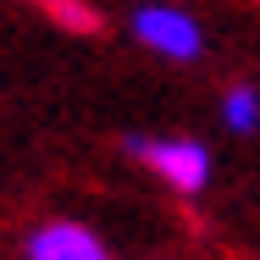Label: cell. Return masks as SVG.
Here are the masks:
<instances>
[{
    "instance_id": "1",
    "label": "cell",
    "mask_w": 260,
    "mask_h": 260,
    "mask_svg": "<svg viewBox=\"0 0 260 260\" xmlns=\"http://www.w3.org/2000/svg\"><path fill=\"white\" fill-rule=\"evenodd\" d=\"M127 155L150 160L160 177L172 183V188H183V194H200L210 177V155L200 139H144V133H133L127 139Z\"/></svg>"
},
{
    "instance_id": "2",
    "label": "cell",
    "mask_w": 260,
    "mask_h": 260,
    "mask_svg": "<svg viewBox=\"0 0 260 260\" xmlns=\"http://www.w3.org/2000/svg\"><path fill=\"white\" fill-rule=\"evenodd\" d=\"M133 34H139V45H144V50L172 55V61H194V55L205 50L200 22H194V17H183L177 6H139V11H133Z\"/></svg>"
},
{
    "instance_id": "3",
    "label": "cell",
    "mask_w": 260,
    "mask_h": 260,
    "mask_svg": "<svg viewBox=\"0 0 260 260\" xmlns=\"http://www.w3.org/2000/svg\"><path fill=\"white\" fill-rule=\"evenodd\" d=\"M28 260H111L83 221H45L28 238Z\"/></svg>"
},
{
    "instance_id": "4",
    "label": "cell",
    "mask_w": 260,
    "mask_h": 260,
    "mask_svg": "<svg viewBox=\"0 0 260 260\" xmlns=\"http://www.w3.org/2000/svg\"><path fill=\"white\" fill-rule=\"evenodd\" d=\"M28 6H39L50 22H61L67 34H94L100 28V11L89 6V0H28Z\"/></svg>"
},
{
    "instance_id": "5",
    "label": "cell",
    "mask_w": 260,
    "mask_h": 260,
    "mask_svg": "<svg viewBox=\"0 0 260 260\" xmlns=\"http://www.w3.org/2000/svg\"><path fill=\"white\" fill-rule=\"evenodd\" d=\"M221 122H227L233 133H255V127H260V94L249 89V83L227 89V100H221Z\"/></svg>"
}]
</instances>
